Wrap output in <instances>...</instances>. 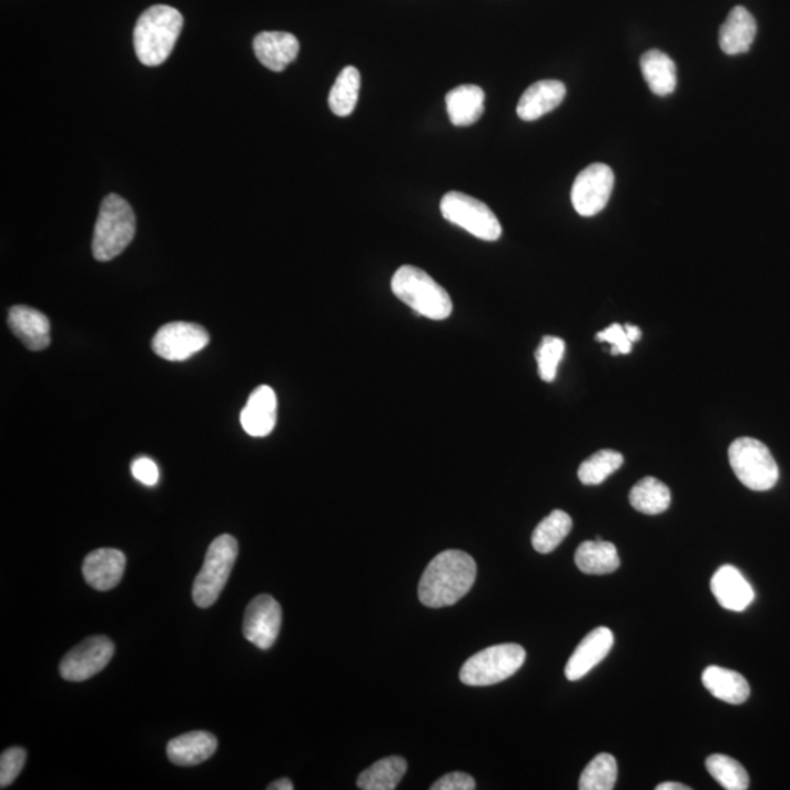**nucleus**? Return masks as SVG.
Listing matches in <instances>:
<instances>
[{
    "instance_id": "nucleus-39",
    "label": "nucleus",
    "mask_w": 790,
    "mask_h": 790,
    "mask_svg": "<svg viewBox=\"0 0 790 790\" xmlns=\"http://www.w3.org/2000/svg\"><path fill=\"white\" fill-rule=\"evenodd\" d=\"M624 328H626V333L628 338L631 340V343H636L641 338V330L638 328L637 325L626 324Z\"/></svg>"
},
{
    "instance_id": "nucleus-40",
    "label": "nucleus",
    "mask_w": 790,
    "mask_h": 790,
    "mask_svg": "<svg viewBox=\"0 0 790 790\" xmlns=\"http://www.w3.org/2000/svg\"><path fill=\"white\" fill-rule=\"evenodd\" d=\"M656 790H691V788L682 783L666 782L660 783L659 787L656 788Z\"/></svg>"
},
{
    "instance_id": "nucleus-9",
    "label": "nucleus",
    "mask_w": 790,
    "mask_h": 790,
    "mask_svg": "<svg viewBox=\"0 0 790 790\" xmlns=\"http://www.w3.org/2000/svg\"><path fill=\"white\" fill-rule=\"evenodd\" d=\"M113 655L114 645L108 637H89L63 656L59 670L67 681H87L101 672L112 660Z\"/></svg>"
},
{
    "instance_id": "nucleus-32",
    "label": "nucleus",
    "mask_w": 790,
    "mask_h": 790,
    "mask_svg": "<svg viewBox=\"0 0 790 790\" xmlns=\"http://www.w3.org/2000/svg\"><path fill=\"white\" fill-rule=\"evenodd\" d=\"M618 764L614 756L599 754L583 770L578 789L580 790H612L617 784Z\"/></svg>"
},
{
    "instance_id": "nucleus-21",
    "label": "nucleus",
    "mask_w": 790,
    "mask_h": 790,
    "mask_svg": "<svg viewBox=\"0 0 790 790\" xmlns=\"http://www.w3.org/2000/svg\"><path fill=\"white\" fill-rule=\"evenodd\" d=\"M757 36V22L743 7H735L720 27L719 44L729 57L747 53Z\"/></svg>"
},
{
    "instance_id": "nucleus-27",
    "label": "nucleus",
    "mask_w": 790,
    "mask_h": 790,
    "mask_svg": "<svg viewBox=\"0 0 790 790\" xmlns=\"http://www.w3.org/2000/svg\"><path fill=\"white\" fill-rule=\"evenodd\" d=\"M629 503L638 513L647 516H658L665 513L670 505V490L668 486L656 479V477H645L637 482L629 493Z\"/></svg>"
},
{
    "instance_id": "nucleus-30",
    "label": "nucleus",
    "mask_w": 790,
    "mask_h": 790,
    "mask_svg": "<svg viewBox=\"0 0 790 790\" xmlns=\"http://www.w3.org/2000/svg\"><path fill=\"white\" fill-rule=\"evenodd\" d=\"M622 464L621 453L614 452V449H600L581 463L578 468V479L587 486L604 484L610 475L621 468Z\"/></svg>"
},
{
    "instance_id": "nucleus-8",
    "label": "nucleus",
    "mask_w": 790,
    "mask_h": 790,
    "mask_svg": "<svg viewBox=\"0 0 790 790\" xmlns=\"http://www.w3.org/2000/svg\"><path fill=\"white\" fill-rule=\"evenodd\" d=\"M440 213L447 222L456 224L482 241L495 242L503 236V226L494 211L484 202L462 192L445 194L440 201Z\"/></svg>"
},
{
    "instance_id": "nucleus-20",
    "label": "nucleus",
    "mask_w": 790,
    "mask_h": 790,
    "mask_svg": "<svg viewBox=\"0 0 790 790\" xmlns=\"http://www.w3.org/2000/svg\"><path fill=\"white\" fill-rule=\"evenodd\" d=\"M217 747L219 741L213 733L195 730L173 738L168 743V757L176 766H198L213 757Z\"/></svg>"
},
{
    "instance_id": "nucleus-10",
    "label": "nucleus",
    "mask_w": 790,
    "mask_h": 790,
    "mask_svg": "<svg viewBox=\"0 0 790 790\" xmlns=\"http://www.w3.org/2000/svg\"><path fill=\"white\" fill-rule=\"evenodd\" d=\"M615 176L609 165L595 163L581 170L571 190V202L583 217H592L608 205Z\"/></svg>"
},
{
    "instance_id": "nucleus-19",
    "label": "nucleus",
    "mask_w": 790,
    "mask_h": 790,
    "mask_svg": "<svg viewBox=\"0 0 790 790\" xmlns=\"http://www.w3.org/2000/svg\"><path fill=\"white\" fill-rule=\"evenodd\" d=\"M567 89L564 82L545 80L528 87L517 105V114L521 121H537L545 114L553 112L563 103Z\"/></svg>"
},
{
    "instance_id": "nucleus-36",
    "label": "nucleus",
    "mask_w": 790,
    "mask_h": 790,
    "mask_svg": "<svg viewBox=\"0 0 790 790\" xmlns=\"http://www.w3.org/2000/svg\"><path fill=\"white\" fill-rule=\"evenodd\" d=\"M132 476L138 482L145 486H155L159 484L160 472L158 464L149 457H140L133 460L131 466Z\"/></svg>"
},
{
    "instance_id": "nucleus-13",
    "label": "nucleus",
    "mask_w": 790,
    "mask_h": 790,
    "mask_svg": "<svg viewBox=\"0 0 790 790\" xmlns=\"http://www.w3.org/2000/svg\"><path fill=\"white\" fill-rule=\"evenodd\" d=\"M614 641V632L606 627L592 629L587 634L565 666V677L568 681H578V679L585 678L609 655Z\"/></svg>"
},
{
    "instance_id": "nucleus-2",
    "label": "nucleus",
    "mask_w": 790,
    "mask_h": 790,
    "mask_svg": "<svg viewBox=\"0 0 790 790\" xmlns=\"http://www.w3.org/2000/svg\"><path fill=\"white\" fill-rule=\"evenodd\" d=\"M183 17L176 8L154 4L146 9L133 30V48L142 65H162L182 33Z\"/></svg>"
},
{
    "instance_id": "nucleus-14",
    "label": "nucleus",
    "mask_w": 790,
    "mask_h": 790,
    "mask_svg": "<svg viewBox=\"0 0 790 790\" xmlns=\"http://www.w3.org/2000/svg\"><path fill=\"white\" fill-rule=\"evenodd\" d=\"M126 557L119 549H95L87 555L82 564V574L87 585L99 591L114 589L125 573Z\"/></svg>"
},
{
    "instance_id": "nucleus-5",
    "label": "nucleus",
    "mask_w": 790,
    "mask_h": 790,
    "mask_svg": "<svg viewBox=\"0 0 790 790\" xmlns=\"http://www.w3.org/2000/svg\"><path fill=\"white\" fill-rule=\"evenodd\" d=\"M237 554V540L231 535H222L211 541L204 564L192 587V597L196 606L205 609L217 601L231 577Z\"/></svg>"
},
{
    "instance_id": "nucleus-28",
    "label": "nucleus",
    "mask_w": 790,
    "mask_h": 790,
    "mask_svg": "<svg viewBox=\"0 0 790 790\" xmlns=\"http://www.w3.org/2000/svg\"><path fill=\"white\" fill-rule=\"evenodd\" d=\"M361 73L355 67H346L340 72L330 91L328 104L335 117H351L359 100Z\"/></svg>"
},
{
    "instance_id": "nucleus-35",
    "label": "nucleus",
    "mask_w": 790,
    "mask_h": 790,
    "mask_svg": "<svg viewBox=\"0 0 790 790\" xmlns=\"http://www.w3.org/2000/svg\"><path fill=\"white\" fill-rule=\"evenodd\" d=\"M596 340L597 342L612 344V351H610V353H612L614 356L628 355V353L632 351L631 340L628 338L626 328H624L621 324H612L610 327L600 331V333L596 334Z\"/></svg>"
},
{
    "instance_id": "nucleus-15",
    "label": "nucleus",
    "mask_w": 790,
    "mask_h": 790,
    "mask_svg": "<svg viewBox=\"0 0 790 790\" xmlns=\"http://www.w3.org/2000/svg\"><path fill=\"white\" fill-rule=\"evenodd\" d=\"M241 424L247 435L264 438L277 424V395L269 385H261L252 392L241 413Z\"/></svg>"
},
{
    "instance_id": "nucleus-16",
    "label": "nucleus",
    "mask_w": 790,
    "mask_h": 790,
    "mask_svg": "<svg viewBox=\"0 0 790 790\" xmlns=\"http://www.w3.org/2000/svg\"><path fill=\"white\" fill-rule=\"evenodd\" d=\"M718 604L732 612H743L754 601L756 592L741 571L733 565H723L710 581Z\"/></svg>"
},
{
    "instance_id": "nucleus-37",
    "label": "nucleus",
    "mask_w": 790,
    "mask_h": 790,
    "mask_svg": "<svg viewBox=\"0 0 790 790\" xmlns=\"http://www.w3.org/2000/svg\"><path fill=\"white\" fill-rule=\"evenodd\" d=\"M432 790H473L476 789V780L462 771H454L436 780L431 787Z\"/></svg>"
},
{
    "instance_id": "nucleus-7",
    "label": "nucleus",
    "mask_w": 790,
    "mask_h": 790,
    "mask_svg": "<svg viewBox=\"0 0 790 790\" xmlns=\"http://www.w3.org/2000/svg\"><path fill=\"white\" fill-rule=\"evenodd\" d=\"M730 467L748 489L764 493L779 480V466L770 449L761 440L739 438L729 447Z\"/></svg>"
},
{
    "instance_id": "nucleus-18",
    "label": "nucleus",
    "mask_w": 790,
    "mask_h": 790,
    "mask_svg": "<svg viewBox=\"0 0 790 790\" xmlns=\"http://www.w3.org/2000/svg\"><path fill=\"white\" fill-rule=\"evenodd\" d=\"M254 50L259 61L274 72H282L297 58L301 44L295 36L283 31H264L255 37Z\"/></svg>"
},
{
    "instance_id": "nucleus-6",
    "label": "nucleus",
    "mask_w": 790,
    "mask_h": 790,
    "mask_svg": "<svg viewBox=\"0 0 790 790\" xmlns=\"http://www.w3.org/2000/svg\"><path fill=\"white\" fill-rule=\"evenodd\" d=\"M526 650L520 645H496L473 655L463 665L460 681L468 687L495 686L513 677L525 665Z\"/></svg>"
},
{
    "instance_id": "nucleus-4",
    "label": "nucleus",
    "mask_w": 790,
    "mask_h": 790,
    "mask_svg": "<svg viewBox=\"0 0 790 790\" xmlns=\"http://www.w3.org/2000/svg\"><path fill=\"white\" fill-rule=\"evenodd\" d=\"M135 214L128 201L117 194L104 198L93 237V255L105 263L121 255L135 236Z\"/></svg>"
},
{
    "instance_id": "nucleus-33",
    "label": "nucleus",
    "mask_w": 790,
    "mask_h": 790,
    "mask_svg": "<svg viewBox=\"0 0 790 790\" xmlns=\"http://www.w3.org/2000/svg\"><path fill=\"white\" fill-rule=\"evenodd\" d=\"M565 353V343L563 338L546 335L541 338L539 347L536 351L537 369L541 381L553 383L557 378L558 366L563 361Z\"/></svg>"
},
{
    "instance_id": "nucleus-38",
    "label": "nucleus",
    "mask_w": 790,
    "mask_h": 790,
    "mask_svg": "<svg viewBox=\"0 0 790 790\" xmlns=\"http://www.w3.org/2000/svg\"><path fill=\"white\" fill-rule=\"evenodd\" d=\"M269 790H293L295 787H293L292 780H288L286 778L275 780V782L271 783Z\"/></svg>"
},
{
    "instance_id": "nucleus-29",
    "label": "nucleus",
    "mask_w": 790,
    "mask_h": 790,
    "mask_svg": "<svg viewBox=\"0 0 790 790\" xmlns=\"http://www.w3.org/2000/svg\"><path fill=\"white\" fill-rule=\"evenodd\" d=\"M573 528L571 517L567 513L555 509L535 528L531 545L539 554H550L563 544Z\"/></svg>"
},
{
    "instance_id": "nucleus-31",
    "label": "nucleus",
    "mask_w": 790,
    "mask_h": 790,
    "mask_svg": "<svg viewBox=\"0 0 790 790\" xmlns=\"http://www.w3.org/2000/svg\"><path fill=\"white\" fill-rule=\"evenodd\" d=\"M706 769L711 778L726 790H747L750 788V776L741 762L728 756L713 754L707 758Z\"/></svg>"
},
{
    "instance_id": "nucleus-23",
    "label": "nucleus",
    "mask_w": 790,
    "mask_h": 790,
    "mask_svg": "<svg viewBox=\"0 0 790 790\" xmlns=\"http://www.w3.org/2000/svg\"><path fill=\"white\" fill-rule=\"evenodd\" d=\"M449 121L456 126H470L485 112V93L477 85H460L445 98Z\"/></svg>"
},
{
    "instance_id": "nucleus-11",
    "label": "nucleus",
    "mask_w": 790,
    "mask_h": 790,
    "mask_svg": "<svg viewBox=\"0 0 790 790\" xmlns=\"http://www.w3.org/2000/svg\"><path fill=\"white\" fill-rule=\"evenodd\" d=\"M210 334L201 325L192 323H170L163 325L153 338L155 355L170 362H182L209 346Z\"/></svg>"
},
{
    "instance_id": "nucleus-17",
    "label": "nucleus",
    "mask_w": 790,
    "mask_h": 790,
    "mask_svg": "<svg viewBox=\"0 0 790 790\" xmlns=\"http://www.w3.org/2000/svg\"><path fill=\"white\" fill-rule=\"evenodd\" d=\"M9 328L29 351H44L50 344L48 316L30 306H13L8 315Z\"/></svg>"
},
{
    "instance_id": "nucleus-24",
    "label": "nucleus",
    "mask_w": 790,
    "mask_h": 790,
    "mask_svg": "<svg viewBox=\"0 0 790 790\" xmlns=\"http://www.w3.org/2000/svg\"><path fill=\"white\" fill-rule=\"evenodd\" d=\"M640 68L651 93L665 98L677 90V65L668 54L660 50H649L642 54Z\"/></svg>"
},
{
    "instance_id": "nucleus-26",
    "label": "nucleus",
    "mask_w": 790,
    "mask_h": 790,
    "mask_svg": "<svg viewBox=\"0 0 790 790\" xmlns=\"http://www.w3.org/2000/svg\"><path fill=\"white\" fill-rule=\"evenodd\" d=\"M407 771L403 757H385L369 769L363 770L357 779V788L363 790H393L402 782Z\"/></svg>"
},
{
    "instance_id": "nucleus-22",
    "label": "nucleus",
    "mask_w": 790,
    "mask_h": 790,
    "mask_svg": "<svg viewBox=\"0 0 790 790\" xmlns=\"http://www.w3.org/2000/svg\"><path fill=\"white\" fill-rule=\"evenodd\" d=\"M701 681L711 696L728 705H742L750 698V683L735 670L709 666L702 672Z\"/></svg>"
},
{
    "instance_id": "nucleus-25",
    "label": "nucleus",
    "mask_w": 790,
    "mask_h": 790,
    "mask_svg": "<svg viewBox=\"0 0 790 790\" xmlns=\"http://www.w3.org/2000/svg\"><path fill=\"white\" fill-rule=\"evenodd\" d=\"M576 565L581 573L604 576V574L617 571L621 559H619L618 550L614 544L597 537L596 540L585 541L578 546Z\"/></svg>"
},
{
    "instance_id": "nucleus-34",
    "label": "nucleus",
    "mask_w": 790,
    "mask_h": 790,
    "mask_svg": "<svg viewBox=\"0 0 790 790\" xmlns=\"http://www.w3.org/2000/svg\"><path fill=\"white\" fill-rule=\"evenodd\" d=\"M27 752L20 747L8 748L0 757V788H8L16 782L22 769H24Z\"/></svg>"
},
{
    "instance_id": "nucleus-3",
    "label": "nucleus",
    "mask_w": 790,
    "mask_h": 790,
    "mask_svg": "<svg viewBox=\"0 0 790 790\" xmlns=\"http://www.w3.org/2000/svg\"><path fill=\"white\" fill-rule=\"evenodd\" d=\"M392 291L417 315L443 321L453 314V301L447 291L417 266H399L393 275Z\"/></svg>"
},
{
    "instance_id": "nucleus-1",
    "label": "nucleus",
    "mask_w": 790,
    "mask_h": 790,
    "mask_svg": "<svg viewBox=\"0 0 790 790\" xmlns=\"http://www.w3.org/2000/svg\"><path fill=\"white\" fill-rule=\"evenodd\" d=\"M477 565L463 550L449 549L436 555L419 583V599L428 608L456 605L475 585Z\"/></svg>"
},
{
    "instance_id": "nucleus-12",
    "label": "nucleus",
    "mask_w": 790,
    "mask_h": 790,
    "mask_svg": "<svg viewBox=\"0 0 790 790\" xmlns=\"http://www.w3.org/2000/svg\"><path fill=\"white\" fill-rule=\"evenodd\" d=\"M282 606L270 595H260L247 605L243 636L261 650L273 647L282 628Z\"/></svg>"
}]
</instances>
